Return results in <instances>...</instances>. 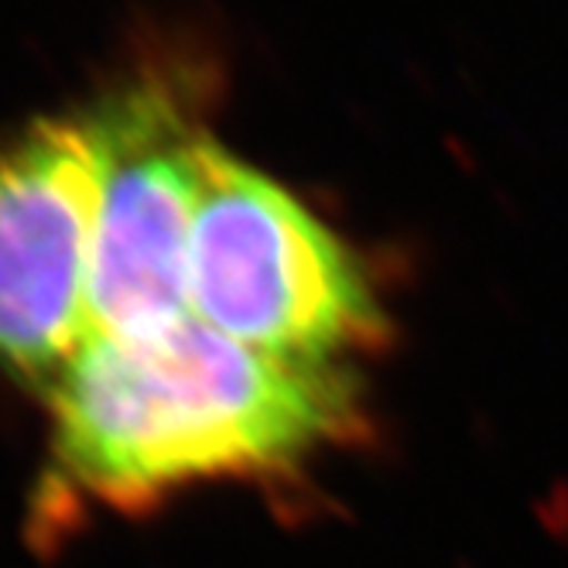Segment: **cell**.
Instances as JSON below:
<instances>
[{"label":"cell","instance_id":"6da1fadb","mask_svg":"<svg viewBox=\"0 0 568 568\" xmlns=\"http://www.w3.org/2000/svg\"><path fill=\"white\" fill-rule=\"evenodd\" d=\"M45 400L42 531L83 507L148 510L195 483L288 476L367 432L349 367L277 359L192 315L144 339L93 336Z\"/></svg>","mask_w":568,"mask_h":568},{"label":"cell","instance_id":"7a4b0ae2","mask_svg":"<svg viewBox=\"0 0 568 568\" xmlns=\"http://www.w3.org/2000/svg\"><path fill=\"white\" fill-rule=\"evenodd\" d=\"M189 315L257 353L349 367L390 339L363 264L302 199L206 138L189 251Z\"/></svg>","mask_w":568,"mask_h":568},{"label":"cell","instance_id":"3957f363","mask_svg":"<svg viewBox=\"0 0 568 568\" xmlns=\"http://www.w3.org/2000/svg\"><path fill=\"white\" fill-rule=\"evenodd\" d=\"M103 144L93 113L0 134V367L49 390L93 339Z\"/></svg>","mask_w":568,"mask_h":568},{"label":"cell","instance_id":"277c9868","mask_svg":"<svg viewBox=\"0 0 568 568\" xmlns=\"http://www.w3.org/2000/svg\"><path fill=\"white\" fill-rule=\"evenodd\" d=\"M93 120L103 144L93 336L144 339L189 318V251L206 131L161 83L113 93Z\"/></svg>","mask_w":568,"mask_h":568}]
</instances>
